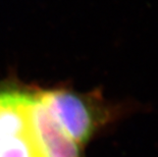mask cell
I'll return each instance as SVG.
<instances>
[{
    "label": "cell",
    "mask_w": 158,
    "mask_h": 157,
    "mask_svg": "<svg viewBox=\"0 0 158 157\" xmlns=\"http://www.w3.org/2000/svg\"><path fill=\"white\" fill-rule=\"evenodd\" d=\"M0 157H42L34 133L15 137L0 147Z\"/></svg>",
    "instance_id": "3"
},
{
    "label": "cell",
    "mask_w": 158,
    "mask_h": 157,
    "mask_svg": "<svg viewBox=\"0 0 158 157\" xmlns=\"http://www.w3.org/2000/svg\"><path fill=\"white\" fill-rule=\"evenodd\" d=\"M4 143V139H3V136H2V134L1 132H0V147L2 146V144Z\"/></svg>",
    "instance_id": "4"
},
{
    "label": "cell",
    "mask_w": 158,
    "mask_h": 157,
    "mask_svg": "<svg viewBox=\"0 0 158 157\" xmlns=\"http://www.w3.org/2000/svg\"><path fill=\"white\" fill-rule=\"evenodd\" d=\"M31 122L42 157H85L81 146L60 128L38 97L33 100Z\"/></svg>",
    "instance_id": "2"
},
{
    "label": "cell",
    "mask_w": 158,
    "mask_h": 157,
    "mask_svg": "<svg viewBox=\"0 0 158 157\" xmlns=\"http://www.w3.org/2000/svg\"><path fill=\"white\" fill-rule=\"evenodd\" d=\"M63 131L79 145L141 110L133 100L113 102L99 91L81 94L69 90H51L38 96Z\"/></svg>",
    "instance_id": "1"
}]
</instances>
